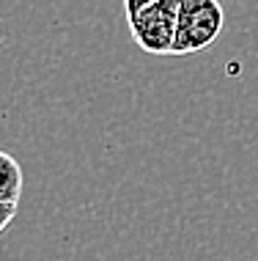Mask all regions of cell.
I'll use <instances>...</instances> for the list:
<instances>
[{
    "mask_svg": "<svg viewBox=\"0 0 258 261\" xmlns=\"http://www.w3.org/2000/svg\"><path fill=\"white\" fill-rule=\"evenodd\" d=\"M14 217H17V203H3L0 201V234L11 225Z\"/></svg>",
    "mask_w": 258,
    "mask_h": 261,
    "instance_id": "4",
    "label": "cell"
},
{
    "mask_svg": "<svg viewBox=\"0 0 258 261\" xmlns=\"http://www.w3.org/2000/svg\"><path fill=\"white\" fill-rule=\"evenodd\" d=\"M225 25L220 0H179V28L173 55H195L212 47Z\"/></svg>",
    "mask_w": 258,
    "mask_h": 261,
    "instance_id": "1",
    "label": "cell"
},
{
    "mask_svg": "<svg viewBox=\"0 0 258 261\" xmlns=\"http://www.w3.org/2000/svg\"><path fill=\"white\" fill-rule=\"evenodd\" d=\"M151 3H157V0H124V11H127V17H132V14H137Z\"/></svg>",
    "mask_w": 258,
    "mask_h": 261,
    "instance_id": "5",
    "label": "cell"
},
{
    "mask_svg": "<svg viewBox=\"0 0 258 261\" xmlns=\"http://www.w3.org/2000/svg\"><path fill=\"white\" fill-rule=\"evenodd\" d=\"M135 44L149 55H173L179 28V0H157L127 17Z\"/></svg>",
    "mask_w": 258,
    "mask_h": 261,
    "instance_id": "2",
    "label": "cell"
},
{
    "mask_svg": "<svg viewBox=\"0 0 258 261\" xmlns=\"http://www.w3.org/2000/svg\"><path fill=\"white\" fill-rule=\"evenodd\" d=\"M22 185H25L22 165L9 151H0V201L19 203V198H22Z\"/></svg>",
    "mask_w": 258,
    "mask_h": 261,
    "instance_id": "3",
    "label": "cell"
}]
</instances>
